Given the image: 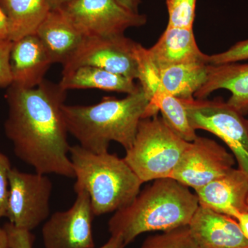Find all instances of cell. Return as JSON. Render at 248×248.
<instances>
[{
  "mask_svg": "<svg viewBox=\"0 0 248 248\" xmlns=\"http://www.w3.org/2000/svg\"><path fill=\"white\" fill-rule=\"evenodd\" d=\"M66 91L44 80L32 89L12 84L6 91L4 133L15 155L36 172L75 178L62 107Z\"/></svg>",
  "mask_w": 248,
  "mask_h": 248,
  "instance_id": "1",
  "label": "cell"
},
{
  "mask_svg": "<svg viewBox=\"0 0 248 248\" xmlns=\"http://www.w3.org/2000/svg\"><path fill=\"white\" fill-rule=\"evenodd\" d=\"M150 99L142 88L123 99L104 97L91 106L62 107L68 133L79 146L94 153L108 151L115 141L128 150L135 141L139 124L144 117Z\"/></svg>",
  "mask_w": 248,
  "mask_h": 248,
  "instance_id": "2",
  "label": "cell"
},
{
  "mask_svg": "<svg viewBox=\"0 0 248 248\" xmlns=\"http://www.w3.org/2000/svg\"><path fill=\"white\" fill-rule=\"evenodd\" d=\"M199 206L198 197L189 187L172 178L156 179L130 205L115 212L108 221L109 232L120 236L125 247L143 233L187 226Z\"/></svg>",
  "mask_w": 248,
  "mask_h": 248,
  "instance_id": "3",
  "label": "cell"
},
{
  "mask_svg": "<svg viewBox=\"0 0 248 248\" xmlns=\"http://www.w3.org/2000/svg\"><path fill=\"white\" fill-rule=\"evenodd\" d=\"M76 182L74 190L89 196L94 216L116 212L138 197L143 182L125 160L116 154L94 153L79 145L71 147Z\"/></svg>",
  "mask_w": 248,
  "mask_h": 248,
  "instance_id": "4",
  "label": "cell"
},
{
  "mask_svg": "<svg viewBox=\"0 0 248 248\" xmlns=\"http://www.w3.org/2000/svg\"><path fill=\"white\" fill-rule=\"evenodd\" d=\"M190 143L156 115L140 121L135 141L124 159L143 184L170 178Z\"/></svg>",
  "mask_w": 248,
  "mask_h": 248,
  "instance_id": "5",
  "label": "cell"
},
{
  "mask_svg": "<svg viewBox=\"0 0 248 248\" xmlns=\"http://www.w3.org/2000/svg\"><path fill=\"white\" fill-rule=\"evenodd\" d=\"M194 130H206L228 146L248 176V120L221 98L181 99Z\"/></svg>",
  "mask_w": 248,
  "mask_h": 248,
  "instance_id": "6",
  "label": "cell"
},
{
  "mask_svg": "<svg viewBox=\"0 0 248 248\" xmlns=\"http://www.w3.org/2000/svg\"><path fill=\"white\" fill-rule=\"evenodd\" d=\"M53 184L46 174L22 172L12 168L9 173V195L6 217L19 229L32 231L50 216Z\"/></svg>",
  "mask_w": 248,
  "mask_h": 248,
  "instance_id": "7",
  "label": "cell"
},
{
  "mask_svg": "<svg viewBox=\"0 0 248 248\" xmlns=\"http://www.w3.org/2000/svg\"><path fill=\"white\" fill-rule=\"evenodd\" d=\"M84 37L124 35L140 27L146 16L125 9L116 0H73L60 9Z\"/></svg>",
  "mask_w": 248,
  "mask_h": 248,
  "instance_id": "8",
  "label": "cell"
},
{
  "mask_svg": "<svg viewBox=\"0 0 248 248\" xmlns=\"http://www.w3.org/2000/svg\"><path fill=\"white\" fill-rule=\"evenodd\" d=\"M138 45L124 35L84 37L76 51L62 65L63 72L91 66L138 79Z\"/></svg>",
  "mask_w": 248,
  "mask_h": 248,
  "instance_id": "9",
  "label": "cell"
},
{
  "mask_svg": "<svg viewBox=\"0 0 248 248\" xmlns=\"http://www.w3.org/2000/svg\"><path fill=\"white\" fill-rule=\"evenodd\" d=\"M234 164L232 155L223 146L198 136L190 142L170 178L195 190L224 175Z\"/></svg>",
  "mask_w": 248,
  "mask_h": 248,
  "instance_id": "10",
  "label": "cell"
},
{
  "mask_svg": "<svg viewBox=\"0 0 248 248\" xmlns=\"http://www.w3.org/2000/svg\"><path fill=\"white\" fill-rule=\"evenodd\" d=\"M76 200L66 211L49 217L42 229L45 248H94L92 226L94 213L89 196L76 192Z\"/></svg>",
  "mask_w": 248,
  "mask_h": 248,
  "instance_id": "11",
  "label": "cell"
},
{
  "mask_svg": "<svg viewBox=\"0 0 248 248\" xmlns=\"http://www.w3.org/2000/svg\"><path fill=\"white\" fill-rule=\"evenodd\" d=\"M198 248H248L236 219L200 205L187 225Z\"/></svg>",
  "mask_w": 248,
  "mask_h": 248,
  "instance_id": "12",
  "label": "cell"
},
{
  "mask_svg": "<svg viewBox=\"0 0 248 248\" xmlns=\"http://www.w3.org/2000/svg\"><path fill=\"white\" fill-rule=\"evenodd\" d=\"M200 205L236 219L248 212V176L239 169L195 190Z\"/></svg>",
  "mask_w": 248,
  "mask_h": 248,
  "instance_id": "13",
  "label": "cell"
},
{
  "mask_svg": "<svg viewBox=\"0 0 248 248\" xmlns=\"http://www.w3.org/2000/svg\"><path fill=\"white\" fill-rule=\"evenodd\" d=\"M52 64L46 49L35 34L13 42L10 58L12 84L26 89L37 87Z\"/></svg>",
  "mask_w": 248,
  "mask_h": 248,
  "instance_id": "14",
  "label": "cell"
},
{
  "mask_svg": "<svg viewBox=\"0 0 248 248\" xmlns=\"http://www.w3.org/2000/svg\"><path fill=\"white\" fill-rule=\"evenodd\" d=\"M146 50L158 71L183 63H207L208 55L197 46L193 29L167 27L158 42Z\"/></svg>",
  "mask_w": 248,
  "mask_h": 248,
  "instance_id": "15",
  "label": "cell"
},
{
  "mask_svg": "<svg viewBox=\"0 0 248 248\" xmlns=\"http://www.w3.org/2000/svg\"><path fill=\"white\" fill-rule=\"evenodd\" d=\"M226 89L231 93L229 105L243 115L248 113V63L208 65L206 82L194 97L205 99L214 91Z\"/></svg>",
  "mask_w": 248,
  "mask_h": 248,
  "instance_id": "16",
  "label": "cell"
},
{
  "mask_svg": "<svg viewBox=\"0 0 248 248\" xmlns=\"http://www.w3.org/2000/svg\"><path fill=\"white\" fill-rule=\"evenodd\" d=\"M51 61L63 65L79 47L84 37L60 9L49 11L36 31Z\"/></svg>",
  "mask_w": 248,
  "mask_h": 248,
  "instance_id": "17",
  "label": "cell"
},
{
  "mask_svg": "<svg viewBox=\"0 0 248 248\" xmlns=\"http://www.w3.org/2000/svg\"><path fill=\"white\" fill-rule=\"evenodd\" d=\"M134 81L97 67L81 66L71 71L62 72L59 84L66 91L71 89H92L130 94L138 92L141 88Z\"/></svg>",
  "mask_w": 248,
  "mask_h": 248,
  "instance_id": "18",
  "label": "cell"
},
{
  "mask_svg": "<svg viewBox=\"0 0 248 248\" xmlns=\"http://www.w3.org/2000/svg\"><path fill=\"white\" fill-rule=\"evenodd\" d=\"M208 66L205 62H195L159 70L160 88L179 99H194L195 93L206 82Z\"/></svg>",
  "mask_w": 248,
  "mask_h": 248,
  "instance_id": "19",
  "label": "cell"
},
{
  "mask_svg": "<svg viewBox=\"0 0 248 248\" xmlns=\"http://www.w3.org/2000/svg\"><path fill=\"white\" fill-rule=\"evenodd\" d=\"M9 26V40L15 42L35 34L50 11L46 0H0Z\"/></svg>",
  "mask_w": 248,
  "mask_h": 248,
  "instance_id": "20",
  "label": "cell"
},
{
  "mask_svg": "<svg viewBox=\"0 0 248 248\" xmlns=\"http://www.w3.org/2000/svg\"><path fill=\"white\" fill-rule=\"evenodd\" d=\"M149 99L143 119L153 117L160 112L164 122L179 138L187 142L195 141L198 136L191 126L181 99L165 92L159 86L152 93Z\"/></svg>",
  "mask_w": 248,
  "mask_h": 248,
  "instance_id": "21",
  "label": "cell"
},
{
  "mask_svg": "<svg viewBox=\"0 0 248 248\" xmlns=\"http://www.w3.org/2000/svg\"><path fill=\"white\" fill-rule=\"evenodd\" d=\"M140 248H198L188 226H182L145 240Z\"/></svg>",
  "mask_w": 248,
  "mask_h": 248,
  "instance_id": "22",
  "label": "cell"
},
{
  "mask_svg": "<svg viewBox=\"0 0 248 248\" xmlns=\"http://www.w3.org/2000/svg\"><path fill=\"white\" fill-rule=\"evenodd\" d=\"M197 0H166L168 27L193 29Z\"/></svg>",
  "mask_w": 248,
  "mask_h": 248,
  "instance_id": "23",
  "label": "cell"
},
{
  "mask_svg": "<svg viewBox=\"0 0 248 248\" xmlns=\"http://www.w3.org/2000/svg\"><path fill=\"white\" fill-rule=\"evenodd\" d=\"M248 60V39L235 44L223 53L207 55L208 65H221L225 63Z\"/></svg>",
  "mask_w": 248,
  "mask_h": 248,
  "instance_id": "24",
  "label": "cell"
},
{
  "mask_svg": "<svg viewBox=\"0 0 248 248\" xmlns=\"http://www.w3.org/2000/svg\"><path fill=\"white\" fill-rule=\"evenodd\" d=\"M11 161L0 148V219L6 217L9 195V173Z\"/></svg>",
  "mask_w": 248,
  "mask_h": 248,
  "instance_id": "25",
  "label": "cell"
},
{
  "mask_svg": "<svg viewBox=\"0 0 248 248\" xmlns=\"http://www.w3.org/2000/svg\"><path fill=\"white\" fill-rule=\"evenodd\" d=\"M13 42L10 40H0V88H9L13 84L10 58Z\"/></svg>",
  "mask_w": 248,
  "mask_h": 248,
  "instance_id": "26",
  "label": "cell"
},
{
  "mask_svg": "<svg viewBox=\"0 0 248 248\" xmlns=\"http://www.w3.org/2000/svg\"><path fill=\"white\" fill-rule=\"evenodd\" d=\"M3 227L7 233L9 248H34L35 237L31 232L16 228L9 222Z\"/></svg>",
  "mask_w": 248,
  "mask_h": 248,
  "instance_id": "27",
  "label": "cell"
},
{
  "mask_svg": "<svg viewBox=\"0 0 248 248\" xmlns=\"http://www.w3.org/2000/svg\"><path fill=\"white\" fill-rule=\"evenodd\" d=\"M9 40V26L4 12L0 7V40Z\"/></svg>",
  "mask_w": 248,
  "mask_h": 248,
  "instance_id": "28",
  "label": "cell"
},
{
  "mask_svg": "<svg viewBox=\"0 0 248 248\" xmlns=\"http://www.w3.org/2000/svg\"><path fill=\"white\" fill-rule=\"evenodd\" d=\"M236 220L245 237L248 240V212L240 214Z\"/></svg>",
  "mask_w": 248,
  "mask_h": 248,
  "instance_id": "29",
  "label": "cell"
},
{
  "mask_svg": "<svg viewBox=\"0 0 248 248\" xmlns=\"http://www.w3.org/2000/svg\"><path fill=\"white\" fill-rule=\"evenodd\" d=\"M119 4L125 9L134 13H139V6L141 4V0H116Z\"/></svg>",
  "mask_w": 248,
  "mask_h": 248,
  "instance_id": "30",
  "label": "cell"
},
{
  "mask_svg": "<svg viewBox=\"0 0 248 248\" xmlns=\"http://www.w3.org/2000/svg\"><path fill=\"white\" fill-rule=\"evenodd\" d=\"M123 241L118 236H111L108 241L99 248H124Z\"/></svg>",
  "mask_w": 248,
  "mask_h": 248,
  "instance_id": "31",
  "label": "cell"
},
{
  "mask_svg": "<svg viewBox=\"0 0 248 248\" xmlns=\"http://www.w3.org/2000/svg\"><path fill=\"white\" fill-rule=\"evenodd\" d=\"M50 11L60 9L73 0H46Z\"/></svg>",
  "mask_w": 248,
  "mask_h": 248,
  "instance_id": "32",
  "label": "cell"
},
{
  "mask_svg": "<svg viewBox=\"0 0 248 248\" xmlns=\"http://www.w3.org/2000/svg\"><path fill=\"white\" fill-rule=\"evenodd\" d=\"M0 248H9L8 235L4 227L0 226Z\"/></svg>",
  "mask_w": 248,
  "mask_h": 248,
  "instance_id": "33",
  "label": "cell"
}]
</instances>
